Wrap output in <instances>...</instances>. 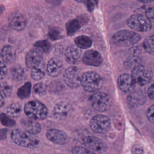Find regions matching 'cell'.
Segmentation results:
<instances>
[{
	"label": "cell",
	"instance_id": "cell-24",
	"mask_svg": "<svg viewBox=\"0 0 154 154\" xmlns=\"http://www.w3.org/2000/svg\"><path fill=\"white\" fill-rule=\"evenodd\" d=\"M81 27V23L76 19H72L67 22L66 25V29L67 34L69 36L74 35L78 32Z\"/></svg>",
	"mask_w": 154,
	"mask_h": 154
},
{
	"label": "cell",
	"instance_id": "cell-20",
	"mask_svg": "<svg viewBox=\"0 0 154 154\" xmlns=\"http://www.w3.org/2000/svg\"><path fill=\"white\" fill-rule=\"evenodd\" d=\"M81 57V51L76 46L71 45L69 46L65 52V58L66 61L70 64L77 63Z\"/></svg>",
	"mask_w": 154,
	"mask_h": 154
},
{
	"label": "cell",
	"instance_id": "cell-44",
	"mask_svg": "<svg viewBox=\"0 0 154 154\" xmlns=\"http://www.w3.org/2000/svg\"><path fill=\"white\" fill-rule=\"evenodd\" d=\"M136 1L141 3H149L152 2L153 0H136Z\"/></svg>",
	"mask_w": 154,
	"mask_h": 154
},
{
	"label": "cell",
	"instance_id": "cell-11",
	"mask_svg": "<svg viewBox=\"0 0 154 154\" xmlns=\"http://www.w3.org/2000/svg\"><path fill=\"white\" fill-rule=\"evenodd\" d=\"M43 57V52L38 48L34 47L31 49L26 55V66L30 69L39 66L42 64Z\"/></svg>",
	"mask_w": 154,
	"mask_h": 154
},
{
	"label": "cell",
	"instance_id": "cell-38",
	"mask_svg": "<svg viewBox=\"0 0 154 154\" xmlns=\"http://www.w3.org/2000/svg\"><path fill=\"white\" fill-rule=\"evenodd\" d=\"M132 154H143L144 152L143 148L140 144H135L131 149Z\"/></svg>",
	"mask_w": 154,
	"mask_h": 154
},
{
	"label": "cell",
	"instance_id": "cell-10",
	"mask_svg": "<svg viewBox=\"0 0 154 154\" xmlns=\"http://www.w3.org/2000/svg\"><path fill=\"white\" fill-rule=\"evenodd\" d=\"M85 147L94 153L102 154L106 151V146L98 138L94 136H87L82 140Z\"/></svg>",
	"mask_w": 154,
	"mask_h": 154
},
{
	"label": "cell",
	"instance_id": "cell-32",
	"mask_svg": "<svg viewBox=\"0 0 154 154\" xmlns=\"http://www.w3.org/2000/svg\"><path fill=\"white\" fill-rule=\"evenodd\" d=\"M0 122L2 125L8 127L13 126L16 123L13 119L4 113L0 114Z\"/></svg>",
	"mask_w": 154,
	"mask_h": 154
},
{
	"label": "cell",
	"instance_id": "cell-17",
	"mask_svg": "<svg viewBox=\"0 0 154 154\" xmlns=\"http://www.w3.org/2000/svg\"><path fill=\"white\" fill-rule=\"evenodd\" d=\"M127 101L129 105L131 107H139L145 103L146 96L144 93L141 90L131 91L128 96Z\"/></svg>",
	"mask_w": 154,
	"mask_h": 154
},
{
	"label": "cell",
	"instance_id": "cell-39",
	"mask_svg": "<svg viewBox=\"0 0 154 154\" xmlns=\"http://www.w3.org/2000/svg\"><path fill=\"white\" fill-rule=\"evenodd\" d=\"M7 74V68L5 64L0 61V80L4 79Z\"/></svg>",
	"mask_w": 154,
	"mask_h": 154
},
{
	"label": "cell",
	"instance_id": "cell-16",
	"mask_svg": "<svg viewBox=\"0 0 154 154\" xmlns=\"http://www.w3.org/2000/svg\"><path fill=\"white\" fill-rule=\"evenodd\" d=\"M72 109V106L69 103L64 101L60 102L54 106L53 115L57 120H63L68 116Z\"/></svg>",
	"mask_w": 154,
	"mask_h": 154
},
{
	"label": "cell",
	"instance_id": "cell-4",
	"mask_svg": "<svg viewBox=\"0 0 154 154\" xmlns=\"http://www.w3.org/2000/svg\"><path fill=\"white\" fill-rule=\"evenodd\" d=\"M11 137L14 143L24 147H34L38 145V141L31 134L20 129H14Z\"/></svg>",
	"mask_w": 154,
	"mask_h": 154
},
{
	"label": "cell",
	"instance_id": "cell-28",
	"mask_svg": "<svg viewBox=\"0 0 154 154\" xmlns=\"http://www.w3.org/2000/svg\"><path fill=\"white\" fill-rule=\"evenodd\" d=\"M45 72L42 65L31 69V76L32 79L35 81H39L42 79L45 76Z\"/></svg>",
	"mask_w": 154,
	"mask_h": 154
},
{
	"label": "cell",
	"instance_id": "cell-18",
	"mask_svg": "<svg viewBox=\"0 0 154 154\" xmlns=\"http://www.w3.org/2000/svg\"><path fill=\"white\" fill-rule=\"evenodd\" d=\"M63 69L62 61L58 58H51L48 62L46 71L48 75L52 77L58 76Z\"/></svg>",
	"mask_w": 154,
	"mask_h": 154
},
{
	"label": "cell",
	"instance_id": "cell-40",
	"mask_svg": "<svg viewBox=\"0 0 154 154\" xmlns=\"http://www.w3.org/2000/svg\"><path fill=\"white\" fill-rule=\"evenodd\" d=\"M146 17L152 23L153 22V8L149 7L145 11Z\"/></svg>",
	"mask_w": 154,
	"mask_h": 154
},
{
	"label": "cell",
	"instance_id": "cell-7",
	"mask_svg": "<svg viewBox=\"0 0 154 154\" xmlns=\"http://www.w3.org/2000/svg\"><path fill=\"white\" fill-rule=\"evenodd\" d=\"M90 126L95 133L105 134L109 131L111 127V122L108 117L99 114L94 116L90 120Z\"/></svg>",
	"mask_w": 154,
	"mask_h": 154
},
{
	"label": "cell",
	"instance_id": "cell-23",
	"mask_svg": "<svg viewBox=\"0 0 154 154\" xmlns=\"http://www.w3.org/2000/svg\"><path fill=\"white\" fill-rule=\"evenodd\" d=\"M74 42L75 46L79 49H85L91 47L92 45L91 39L89 37L84 35L76 37L74 40Z\"/></svg>",
	"mask_w": 154,
	"mask_h": 154
},
{
	"label": "cell",
	"instance_id": "cell-31",
	"mask_svg": "<svg viewBox=\"0 0 154 154\" xmlns=\"http://www.w3.org/2000/svg\"><path fill=\"white\" fill-rule=\"evenodd\" d=\"M47 90V86L43 82H38L35 84L33 87V92L37 96H42L46 93Z\"/></svg>",
	"mask_w": 154,
	"mask_h": 154
},
{
	"label": "cell",
	"instance_id": "cell-1",
	"mask_svg": "<svg viewBox=\"0 0 154 154\" xmlns=\"http://www.w3.org/2000/svg\"><path fill=\"white\" fill-rule=\"evenodd\" d=\"M102 77L96 72L88 71L81 75V85L88 92H96L103 85Z\"/></svg>",
	"mask_w": 154,
	"mask_h": 154
},
{
	"label": "cell",
	"instance_id": "cell-15",
	"mask_svg": "<svg viewBox=\"0 0 154 154\" xmlns=\"http://www.w3.org/2000/svg\"><path fill=\"white\" fill-rule=\"evenodd\" d=\"M46 137L51 142L57 144H65L69 141L67 135L63 131L55 129H49L46 132Z\"/></svg>",
	"mask_w": 154,
	"mask_h": 154
},
{
	"label": "cell",
	"instance_id": "cell-21",
	"mask_svg": "<svg viewBox=\"0 0 154 154\" xmlns=\"http://www.w3.org/2000/svg\"><path fill=\"white\" fill-rule=\"evenodd\" d=\"M0 57L5 64H11L14 61L16 57V51L11 46L8 45H5L1 51Z\"/></svg>",
	"mask_w": 154,
	"mask_h": 154
},
{
	"label": "cell",
	"instance_id": "cell-35",
	"mask_svg": "<svg viewBox=\"0 0 154 154\" xmlns=\"http://www.w3.org/2000/svg\"><path fill=\"white\" fill-rule=\"evenodd\" d=\"M48 35H49V37L52 40H58L62 37V35L60 31L55 28H52L51 29H49L48 32Z\"/></svg>",
	"mask_w": 154,
	"mask_h": 154
},
{
	"label": "cell",
	"instance_id": "cell-12",
	"mask_svg": "<svg viewBox=\"0 0 154 154\" xmlns=\"http://www.w3.org/2000/svg\"><path fill=\"white\" fill-rule=\"evenodd\" d=\"M25 17L19 12H14L10 14L8 18V24L11 28L15 31L23 30L26 26Z\"/></svg>",
	"mask_w": 154,
	"mask_h": 154
},
{
	"label": "cell",
	"instance_id": "cell-2",
	"mask_svg": "<svg viewBox=\"0 0 154 154\" xmlns=\"http://www.w3.org/2000/svg\"><path fill=\"white\" fill-rule=\"evenodd\" d=\"M24 111L28 118L35 120L45 119L48 115L46 106L38 100L28 102L25 105Z\"/></svg>",
	"mask_w": 154,
	"mask_h": 154
},
{
	"label": "cell",
	"instance_id": "cell-9",
	"mask_svg": "<svg viewBox=\"0 0 154 154\" xmlns=\"http://www.w3.org/2000/svg\"><path fill=\"white\" fill-rule=\"evenodd\" d=\"M81 73L79 70L74 66L67 67L63 75V80L65 84L70 88H75L81 85Z\"/></svg>",
	"mask_w": 154,
	"mask_h": 154
},
{
	"label": "cell",
	"instance_id": "cell-33",
	"mask_svg": "<svg viewBox=\"0 0 154 154\" xmlns=\"http://www.w3.org/2000/svg\"><path fill=\"white\" fill-rule=\"evenodd\" d=\"M72 154H96L85 147L82 146H75L72 149Z\"/></svg>",
	"mask_w": 154,
	"mask_h": 154
},
{
	"label": "cell",
	"instance_id": "cell-6",
	"mask_svg": "<svg viewBox=\"0 0 154 154\" xmlns=\"http://www.w3.org/2000/svg\"><path fill=\"white\" fill-rule=\"evenodd\" d=\"M92 107L96 111L103 112L108 110L112 105L110 97L102 92H95L90 97Z\"/></svg>",
	"mask_w": 154,
	"mask_h": 154
},
{
	"label": "cell",
	"instance_id": "cell-14",
	"mask_svg": "<svg viewBox=\"0 0 154 154\" xmlns=\"http://www.w3.org/2000/svg\"><path fill=\"white\" fill-rule=\"evenodd\" d=\"M135 82L131 75L123 73L120 75L117 79V85L119 88L124 93H131L133 91Z\"/></svg>",
	"mask_w": 154,
	"mask_h": 154
},
{
	"label": "cell",
	"instance_id": "cell-41",
	"mask_svg": "<svg viewBox=\"0 0 154 154\" xmlns=\"http://www.w3.org/2000/svg\"><path fill=\"white\" fill-rule=\"evenodd\" d=\"M147 96L151 99L153 100L154 97V93H153V84H152L148 88L147 90Z\"/></svg>",
	"mask_w": 154,
	"mask_h": 154
},
{
	"label": "cell",
	"instance_id": "cell-36",
	"mask_svg": "<svg viewBox=\"0 0 154 154\" xmlns=\"http://www.w3.org/2000/svg\"><path fill=\"white\" fill-rule=\"evenodd\" d=\"M139 64V60L136 57H128L125 61V66L128 67H132V69Z\"/></svg>",
	"mask_w": 154,
	"mask_h": 154
},
{
	"label": "cell",
	"instance_id": "cell-43",
	"mask_svg": "<svg viewBox=\"0 0 154 154\" xmlns=\"http://www.w3.org/2000/svg\"><path fill=\"white\" fill-rule=\"evenodd\" d=\"M4 105V97L0 94V108L2 107Z\"/></svg>",
	"mask_w": 154,
	"mask_h": 154
},
{
	"label": "cell",
	"instance_id": "cell-45",
	"mask_svg": "<svg viewBox=\"0 0 154 154\" xmlns=\"http://www.w3.org/2000/svg\"><path fill=\"white\" fill-rule=\"evenodd\" d=\"M5 10V7L2 5H0V15L3 13V11Z\"/></svg>",
	"mask_w": 154,
	"mask_h": 154
},
{
	"label": "cell",
	"instance_id": "cell-30",
	"mask_svg": "<svg viewBox=\"0 0 154 154\" xmlns=\"http://www.w3.org/2000/svg\"><path fill=\"white\" fill-rule=\"evenodd\" d=\"M34 47L38 48L43 52H48L51 48V44L46 40H39L34 44Z\"/></svg>",
	"mask_w": 154,
	"mask_h": 154
},
{
	"label": "cell",
	"instance_id": "cell-46",
	"mask_svg": "<svg viewBox=\"0 0 154 154\" xmlns=\"http://www.w3.org/2000/svg\"><path fill=\"white\" fill-rule=\"evenodd\" d=\"M48 1H51V2H60L61 1V0H48Z\"/></svg>",
	"mask_w": 154,
	"mask_h": 154
},
{
	"label": "cell",
	"instance_id": "cell-22",
	"mask_svg": "<svg viewBox=\"0 0 154 154\" xmlns=\"http://www.w3.org/2000/svg\"><path fill=\"white\" fill-rule=\"evenodd\" d=\"M10 73L13 79L17 82L23 81L26 76L24 69L19 64L13 66L10 69Z\"/></svg>",
	"mask_w": 154,
	"mask_h": 154
},
{
	"label": "cell",
	"instance_id": "cell-8",
	"mask_svg": "<svg viewBox=\"0 0 154 154\" xmlns=\"http://www.w3.org/2000/svg\"><path fill=\"white\" fill-rule=\"evenodd\" d=\"M135 83L140 86H144L150 82L152 79V73L144 66L138 64L132 70V75Z\"/></svg>",
	"mask_w": 154,
	"mask_h": 154
},
{
	"label": "cell",
	"instance_id": "cell-5",
	"mask_svg": "<svg viewBox=\"0 0 154 154\" xmlns=\"http://www.w3.org/2000/svg\"><path fill=\"white\" fill-rule=\"evenodd\" d=\"M127 25L131 29L139 32H148L152 27V23L141 14L131 16L127 20Z\"/></svg>",
	"mask_w": 154,
	"mask_h": 154
},
{
	"label": "cell",
	"instance_id": "cell-3",
	"mask_svg": "<svg viewBox=\"0 0 154 154\" xmlns=\"http://www.w3.org/2000/svg\"><path fill=\"white\" fill-rule=\"evenodd\" d=\"M112 39L115 45L128 46L137 43L140 40L141 36L135 32L123 29L116 32L113 35Z\"/></svg>",
	"mask_w": 154,
	"mask_h": 154
},
{
	"label": "cell",
	"instance_id": "cell-27",
	"mask_svg": "<svg viewBox=\"0 0 154 154\" xmlns=\"http://www.w3.org/2000/svg\"><path fill=\"white\" fill-rule=\"evenodd\" d=\"M143 48L144 51L152 55L154 54V48H153V35H151L147 37L143 42Z\"/></svg>",
	"mask_w": 154,
	"mask_h": 154
},
{
	"label": "cell",
	"instance_id": "cell-25",
	"mask_svg": "<svg viewBox=\"0 0 154 154\" xmlns=\"http://www.w3.org/2000/svg\"><path fill=\"white\" fill-rule=\"evenodd\" d=\"M31 90V84L29 82H26L18 89L17 94L18 97L21 99H26L30 96Z\"/></svg>",
	"mask_w": 154,
	"mask_h": 154
},
{
	"label": "cell",
	"instance_id": "cell-26",
	"mask_svg": "<svg viewBox=\"0 0 154 154\" xmlns=\"http://www.w3.org/2000/svg\"><path fill=\"white\" fill-rule=\"evenodd\" d=\"M22 112V106L19 103H13L7 109V114L13 117H19Z\"/></svg>",
	"mask_w": 154,
	"mask_h": 154
},
{
	"label": "cell",
	"instance_id": "cell-37",
	"mask_svg": "<svg viewBox=\"0 0 154 154\" xmlns=\"http://www.w3.org/2000/svg\"><path fill=\"white\" fill-rule=\"evenodd\" d=\"M147 118L148 120L153 123L154 122V105H152L147 110Z\"/></svg>",
	"mask_w": 154,
	"mask_h": 154
},
{
	"label": "cell",
	"instance_id": "cell-13",
	"mask_svg": "<svg viewBox=\"0 0 154 154\" xmlns=\"http://www.w3.org/2000/svg\"><path fill=\"white\" fill-rule=\"evenodd\" d=\"M82 61L87 66L97 67L101 64L103 59L98 51L90 49L84 52L82 57Z\"/></svg>",
	"mask_w": 154,
	"mask_h": 154
},
{
	"label": "cell",
	"instance_id": "cell-29",
	"mask_svg": "<svg viewBox=\"0 0 154 154\" xmlns=\"http://www.w3.org/2000/svg\"><path fill=\"white\" fill-rule=\"evenodd\" d=\"M12 92L11 87L6 82L0 80V94L3 97H8Z\"/></svg>",
	"mask_w": 154,
	"mask_h": 154
},
{
	"label": "cell",
	"instance_id": "cell-42",
	"mask_svg": "<svg viewBox=\"0 0 154 154\" xmlns=\"http://www.w3.org/2000/svg\"><path fill=\"white\" fill-rule=\"evenodd\" d=\"M7 129H0V140H2L5 138L7 134Z\"/></svg>",
	"mask_w": 154,
	"mask_h": 154
},
{
	"label": "cell",
	"instance_id": "cell-19",
	"mask_svg": "<svg viewBox=\"0 0 154 154\" xmlns=\"http://www.w3.org/2000/svg\"><path fill=\"white\" fill-rule=\"evenodd\" d=\"M21 124L25 131L31 135H36L41 131L40 124L35 120L29 118H23L21 120Z\"/></svg>",
	"mask_w": 154,
	"mask_h": 154
},
{
	"label": "cell",
	"instance_id": "cell-34",
	"mask_svg": "<svg viewBox=\"0 0 154 154\" xmlns=\"http://www.w3.org/2000/svg\"><path fill=\"white\" fill-rule=\"evenodd\" d=\"M74 1L79 3H84L89 11H92L94 8L95 5L97 3V0H74Z\"/></svg>",
	"mask_w": 154,
	"mask_h": 154
}]
</instances>
